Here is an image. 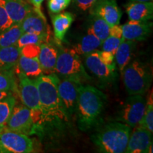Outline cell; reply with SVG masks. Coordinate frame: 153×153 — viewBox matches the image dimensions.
<instances>
[{"label":"cell","mask_w":153,"mask_h":153,"mask_svg":"<svg viewBox=\"0 0 153 153\" xmlns=\"http://www.w3.org/2000/svg\"><path fill=\"white\" fill-rule=\"evenodd\" d=\"M124 40L121 26L119 24L115 25L111 27L109 35L101 44V49L115 55L116 50Z\"/></svg>","instance_id":"obj_24"},{"label":"cell","mask_w":153,"mask_h":153,"mask_svg":"<svg viewBox=\"0 0 153 153\" xmlns=\"http://www.w3.org/2000/svg\"><path fill=\"white\" fill-rule=\"evenodd\" d=\"M131 127L122 122L106 123L96 131L91 140L99 152L104 153L125 152Z\"/></svg>","instance_id":"obj_3"},{"label":"cell","mask_w":153,"mask_h":153,"mask_svg":"<svg viewBox=\"0 0 153 153\" xmlns=\"http://www.w3.org/2000/svg\"><path fill=\"white\" fill-rule=\"evenodd\" d=\"M0 3L14 24H20L33 9V7L24 0H0Z\"/></svg>","instance_id":"obj_17"},{"label":"cell","mask_w":153,"mask_h":153,"mask_svg":"<svg viewBox=\"0 0 153 153\" xmlns=\"http://www.w3.org/2000/svg\"><path fill=\"white\" fill-rule=\"evenodd\" d=\"M43 1L44 0H29L30 3L33 6V8L41 15H43L41 11V5Z\"/></svg>","instance_id":"obj_36"},{"label":"cell","mask_w":153,"mask_h":153,"mask_svg":"<svg viewBox=\"0 0 153 153\" xmlns=\"http://www.w3.org/2000/svg\"><path fill=\"white\" fill-rule=\"evenodd\" d=\"M12 94H13L12 92H11V91H0V100L4 98H5V97H8L9 95Z\"/></svg>","instance_id":"obj_37"},{"label":"cell","mask_w":153,"mask_h":153,"mask_svg":"<svg viewBox=\"0 0 153 153\" xmlns=\"http://www.w3.org/2000/svg\"><path fill=\"white\" fill-rule=\"evenodd\" d=\"M129 20L146 22L153 18V2H134L130 1L125 5Z\"/></svg>","instance_id":"obj_18"},{"label":"cell","mask_w":153,"mask_h":153,"mask_svg":"<svg viewBox=\"0 0 153 153\" xmlns=\"http://www.w3.org/2000/svg\"><path fill=\"white\" fill-rule=\"evenodd\" d=\"M33 152V144L27 135L0 126V152L29 153Z\"/></svg>","instance_id":"obj_7"},{"label":"cell","mask_w":153,"mask_h":153,"mask_svg":"<svg viewBox=\"0 0 153 153\" xmlns=\"http://www.w3.org/2000/svg\"><path fill=\"white\" fill-rule=\"evenodd\" d=\"M14 23L9 18L5 9L0 3V33L9 29Z\"/></svg>","instance_id":"obj_32"},{"label":"cell","mask_w":153,"mask_h":153,"mask_svg":"<svg viewBox=\"0 0 153 153\" xmlns=\"http://www.w3.org/2000/svg\"><path fill=\"white\" fill-rule=\"evenodd\" d=\"M97 53L101 60L107 66L110 67L113 69H116V64L115 61V56L111 53L104 51H99L97 50Z\"/></svg>","instance_id":"obj_33"},{"label":"cell","mask_w":153,"mask_h":153,"mask_svg":"<svg viewBox=\"0 0 153 153\" xmlns=\"http://www.w3.org/2000/svg\"><path fill=\"white\" fill-rule=\"evenodd\" d=\"M51 34H37L32 33H23L19 37L16 45L19 48H22L25 45L29 44L41 45L43 43L49 42Z\"/></svg>","instance_id":"obj_27"},{"label":"cell","mask_w":153,"mask_h":153,"mask_svg":"<svg viewBox=\"0 0 153 153\" xmlns=\"http://www.w3.org/2000/svg\"><path fill=\"white\" fill-rule=\"evenodd\" d=\"M129 1L134 2H146V1H152V0H129Z\"/></svg>","instance_id":"obj_38"},{"label":"cell","mask_w":153,"mask_h":153,"mask_svg":"<svg viewBox=\"0 0 153 153\" xmlns=\"http://www.w3.org/2000/svg\"><path fill=\"white\" fill-rule=\"evenodd\" d=\"M121 27L124 39L137 42L145 41L152 33V22L129 20Z\"/></svg>","instance_id":"obj_14"},{"label":"cell","mask_w":153,"mask_h":153,"mask_svg":"<svg viewBox=\"0 0 153 153\" xmlns=\"http://www.w3.org/2000/svg\"><path fill=\"white\" fill-rule=\"evenodd\" d=\"M16 68L28 77H38L43 74L38 57H28L21 54Z\"/></svg>","instance_id":"obj_23"},{"label":"cell","mask_w":153,"mask_h":153,"mask_svg":"<svg viewBox=\"0 0 153 153\" xmlns=\"http://www.w3.org/2000/svg\"><path fill=\"white\" fill-rule=\"evenodd\" d=\"M101 44L102 42L93 33L90 28H88L87 33L74 45L72 49L79 56H85L97 51L101 46Z\"/></svg>","instance_id":"obj_21"},{"label":"cell","mask_w":153,"mask_h":153,"mask_svg":"<svg viewBox=\"0 0 153 153\" xmlns=\"http://www.w3.org/2000/svg\"><path fill=\"white\" fill-rule=\"evenodd\" d=\"M130 134L126 147V153H148L149 147L152 144V133L141 126L134 127Z\"/></svg>","instance_id":"obj_13"},{"label":"cell","mask_w":153,"mask_h":153,"mask_svg":"<svg viewBox=\"0 0 153 153\" xmlns=\"http://www.w3.org/2000/svg\"><path fill=\"white\" fill-rule=\"evenodd\" d=\"M71 1L72 0H48V8L52 14H59L70 5Z\"/></svg>","instance_id":"obj_31"},{"label":"cell","mask_w":153,"mask_h":153,"mask_svg":"<svg viewBox=\"0 0 153 153\" xmlns=\"http://www.w3.org/2000/svg\"><path fill=\"white\" fill-rule=\"evenodd\" d=\"M40 52V45L29 44L21 48V54L28 57H38Z\"/></svg>","instance_id":"obj_34"},{"label":"cell","mask_w":153,"mask_h":153,"mask_svg":"<svg viewBox=\"0 0 153 153\" xmlns=\"http://www.w3.org/2000/svg\"><path fill=\"white\" fill-rule=\"evenodd\" d=\"M55 38L58 41H64L69 28L72 26L74 17L72 13H59L51 16Z\"/></svg>","instance_id":"obj_19"},{"label":"cell","mask_w":153,"mask_h":153,"mask_svg":"<svg viewBox=\"0 0 153 153\" xmlns=\"http://www.w3.org/2000/svg\"><path fill=\"white\" fill-rule=\"evenodd\" d=\"M123 85L129 95H144L150 89L152 80L151 67L139 60H132L123 72Z\"/></svg>","instance_id":"obj_4"},{"label":"cell","mask_w":153,"mask_h":153,"mask_svg":"<svg viewBox=\"0 0 153 153\" xmlns=\"http://www.w3.org/2000/svg\"><path fill=\"white\" fill-rule=\"evenodd\" d=\"M106 101V96L97 88L82 86L75 112L80 130L86 131L98 125Z\"/></svg>","instance_id":"obj_2"},{"label":"cell","mask_w":153,"mask_h":153,"mask_svg":"<svg viewBox=\"0 0 153 153\" xmlns=\"http://www.w3.org/2000/svg\"><path fill=\"white\" fill-rule=\"evenodd\" d=\"M90 14L100 16L111 27L120 24L122 12L116 0H97L89 9Z\"/></svg>","instance_id":"obj_12"},{"label":"cell","mask_w":153,"mask_h":153,"mask_svg":"<svg viewBox=\"0 0 153 153\" xmlns=\"http://www.w3.org/2000/svg\"><path fill=\"white\" fill-rule=\"evenodd\" d=\"M57 58V46L50 42L40 45L38 60L43 74H51L55 72Z\"/></svg>","instance_id":"obj_16"},{"label":"cell","mask_w":153,"mask_h":153,"mask_svg":"<svg viewBox=\"0 0 153 153\" xmlns=\"http://www.w3.org/2000/svg\"><path fill=\"white\" fill-rule=\"evenodd\" d=\"M146 108V99L143 95H130L122 105L116 116V121L122 122L131 128L138 126Z\"/></svg>","instance_id":"obj_8"},{"label":"cell","mask_w":153,"mask_h":153,"mask_svg":"<svg viewBox=\"0 0 153 153\" xmlns=\"http://www.w3.org/2000/svg\"><path fill=\"white\" fill-rule=\"evenodd\" d=\"M16 103V99L12 94L0 100V126L6 125Z\"/></svg>","instance_id":"obj_28"},{"label":"cell","mask_w":153,"mask_h":153,"mask_svg":"<svg viewBox=\"0 0 153 153\" xmlns=\"http://www.w3.org/2000/svg\"><path fill=\"white\" fill-rule=\"evenodd\" d=\"M139 125L146 128L150 133H153V98L152 90L148 96V100H146V108L143 119Z\"/></svg>","instance_id":"obj_29"},{"label":"cell","mask_w":153,"mask_h":153,"mask_svg":"<svg viewBox=\"0 0 153 153\" xmlns=\"http://www.w3.org/2000/svg\"><path fill=\"white\" fill-rule=\"evenodd\" d=\"M16 90L17 85L12 71H0V91H8L13 93Z\"/></svg>","instance_id":"obj_30"},{"label":"cell","mask_w":153,"mask_h":153,"mask_svg":"<svg viewBox=\"0 0 153 153\" xmlns=\"http://www.w3.org/2000/svg\"><path fill=\"white\" fill-rule=\"evenodd\" d=\"M97 1V0H72L76 8L82 11L89 10Z\"/></svg>","instance_id":"obj_35"},{"label":"cell","mask_w":153,"mask_h":153,"mask_svg":"<svg viewBox=\"0 0 153 153\" xmlns=\"http://www.w3.org/2000/svg\"><path fill=\"white\" fill-rule=\"evenodd\" d=\"M85 63L88 70L103 83H111L117 78L116 69L106 65L99 58L97 50L85 55Z\"/></svg>","instance_id":"obj_11"},{"label":"cell","mask_w":153,"mask_h":153,"mask_svg":"<svg viewBox=\"0 0 153 153\" xmlns=\"http://www.w3.org/2000/svg\"><path fill=\"white\" fill-rule=\"evenodd\" d=\"M5 126L25 135H30L36 130L30 110L24 104L15 105Z\"/></svg>","instance_id":"obj_10"},{"label":"cell","mask_w":153,"mask_h":153,"mask_svg":"<svg viewBox=\"0 0 153 153\" xmlns=\"http://www.w3.org/2000/svg\"><path fill=\"white\" fill-rule=\"evenodd\" d=\"M23 33L20 24H13L9 29L0 33V48L16 45Z\"/></svg>","instance_id":"obj_26"},{"label":"cell","mask_w":153,"mask_h":153,"mask_svg":"<svg viewBox=\"0 0 153 153\" xmlns=\"http://www.w3.org/2000/svg\"><path fill=\"white\" fill-rule=\"evenodd\" d=\"M59 79L58 76L55 73L43 74L34 79L39 94L41 111V123L43 120L68 121L69 117L63 106L57 89Z\"/></svg>","instance_id":"obj_1"},{"label":"cell","mask_w":153,"mask_h":153,"mask_svg":"<svg viewBox=\"0 0 153 153\" xmlns=\"http://www.w3.org/2000/svg\"><path fill=\"white\" fill-rule=\"evenodd\" d=\"M58 89L59 96L68 117L75 114L78 97L80 88L82 85L81 82L69 78H59Z\"/></svg>","instance_id":"obj_9"},{"label":"cell","mask_w":153,"mask_h":153,"mask_svg":"<svg viewBox=\"0 0 153 153\" xmlns=\"http://www.w3.org/2000/svg\"><path fill=\"white\" fill-rule=\"evenodd\" d=\"M21 55L16 45L0 48V71L9 72L16 68Z\"/></svg>","instance_id":"obj_22"},{"label":"cell","mask_w":153,"mask_h":153,"mask_svg":"<svg viewBox=\"0 0 153 153\" xmlns=\"http://www.w3.org/2000/svg\"><path fill=\"white\" fill-rule=\"evenodd\" d=\"M57 58L55 73L58 77L75 79L82 83L90 79V76L82 65L79 55L72 48L68 49L62 47L60 41H57Z\"/></svg>","instance_id":"obj_5"},{"label":"cell","mask_w":153,"mask_h":153,"mask_svg":"<svg viewBox=\"0 0 153 153\" xmlns=\"http://www.w3.org/2000/svg\"><path fill=\"white\" fill-rule=\"evenodd\" d=\"M24 33L51 34L50 27L44 15H41L33 8L20 23Z\"/></svg>","instance_id":"obj_15"},{"label":"cell","mask_w":153,"mask_h":153,"mask_svg":"<svg viewBox=\"0 0 153 153\" xmlns=\"http://www.w3.org/2000/svg\"><path fill=\"white\" fill-rule=\"evenodd\" d=\"M91 24L89 28L103 43L109 35L111 26L101 17L94 14H91Z\"/></svg>","instance_id":"obj_25"},{"label":"cell","mask_w":153,"mask_h":153,"mask_svg":"<svg viewBox=\"0 0 153 153\" xmlns=\"http://www.w3.org/2000/svg\"><path fill=\"white\" fill-rule=\"evenodd\" d=\"M18 89L21 100L23 104L30 110L36 128L37 123H41V111L37 85L35 80L30 79L22 72H18Z\"/></svg>","instance_id":"obj_6"},{"label":"cell","mask_w":153,"mask_h":153,"mask_svg":"<svg viewBox=\"0 0 153 153\" xmlns=\"http://www.w3.org/2000/svg\"><path fill=\"white\" fill-rule=\"evenodd\" d=\"M136 46L137 42L124 40L116 50L114 55L115 61L120 72H123L124 68L133 60Z\"/></svg>","instance_id":"obj_20"}]
</instances>
